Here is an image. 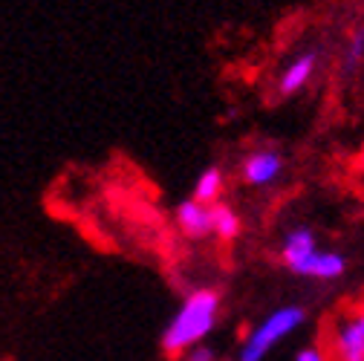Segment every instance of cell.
I'll return each instance as SVG.
<instances>
[{"instance_id":"6da1fadb","label":"cell","mask_w":364,"mask_h":361,"mask_svg":"<svg viewBox=\"0 0 364 361\" xmlns=\"http://www.w3.org/2000/svg\"><path fill=\"white\" fill-rule=\"evenodd\" d=\"M220 306H223V298L211 286L188 292L186 298H182L179 309L173 312V318L168 321L165 333H162V341H159L162 352L171 355V358H179L188 350L205 344V338L217 327Z\"/></svg>"},{"instance_id":"5bb4252c","label":"cell","mask_w":364,"mask_h":361,"mask_svg":"<svg viewBox=\"0 0 364 361\" xmlns=\"http://www.w3.org/2000/svg\"><path fill=\"white\" fill-rule=\"evenodd\" d=\"M358 176H361V183H364V145L358 151Z\"/></svg>"},{"instance_id":"8fae6325","label":"cell","mask_w":364,"mask_h":361,"mask_svg":"<svg viewBox=\"0 0 364 361\" xmlns=\"http://www.w3.org/2000/svg\"><path fill=\"white\" fill-rule=\"evenodd\" d=\"M361 64H364V29H353L344 43L341 67H344V72H355Z\"/></svg>"},{"instance_id":"ba28073f","label":"cell","mask_w":364,"mask_h":361,"mask_svg":"<svg viewBox=\"0 0 364 361\" xmlns=\"http://www.w3.org/2000/svg\"><path fill=\"white\" fill-rule=\"evenodd\" d=\"M344 269H347V260H344V254H338V252H318L312 260H309V266L304 269V275L301 278H312V281H336V278H341L344 275Z\"/></svg>"},{"instance_id":"8992f818","label":"cell","mask_w":364,"mask_h":361,"mask_svg":"<svg viewBox=\"0 0 364 361\" xmlns=\"http://www.w3.org/2000/svg\"><path fill=\"white\" fill-rule=\"evenodd\" d=\"M315 67H318V53L315 50H306V53H298L278 75V96H295L301 90L312 81L315 75Z\"/></svg>"},{"instance_id":"7a4b0ae2","label":"cell","mask_w":364,"mask_h":361,"mask_svg":"<svg viewBox=\"0 0 364 361\" xmlns=\"http://www.w3.org/2000/svg\"><path fill=\"white\" fill-rule=\"evenodd\" d=\"M306 321V312L295 303L281 306L275 312H269L266 318L243 338L240 350H237V361H263L269 355L272 347H278L287 335H292L301 324Z\"/></svg>"},{"instance_id":"52a82bcc","label":"cell","mask_w":364,"mask_h":361,"mask_svg":"<svg viewBox=\"0 0 364 361\" xmlns=\"http://www.w3.org/2000/svg\"><path fill=\"white\" fill-rule=\"evenodd\" d=\"M176 225L186 237H208L211 235V205L200 200H182L176 205Z\"/></svg>"},{"instance_id":"4fadbf2b","label":"cell","mask_w":364,"mask_h":361,"mask_svg":"<svg viewBox=\"0 0 364 361\" xmlns=\"http://www.w3.org/2000/svg\"><path fill=\"white\" fill-rule=\"evenodd\" d=\"M182 361H217V352L208 344H200V347H194V350H188L186 355H182Z\"/></svg>"},{"instance_id":"5b68a950","label":"cell","mask_w":364,"mask_h":361,"mask_svg":"<svg viewBox=\"0 0 364 361\" xmlns=\"http://www.w3.org/2000/svg\"><path fill=\"white\" fill-rule=\"evenodd\" d=\"M321 252L318 249V240H315V232L312 229H292L287 237H284V243H281V260H284V266L289 269V272H295L298 278L304 275V269L309 266V260Z\"/></svg>"},{"instance_id":"30bf717a","label":"cell","mask_w":364,"mask_h":361,"mask_svg":"<svg viewBox=\"0 0 364 361\" xmlns=\"http://www.w3.org/2000/svg\"><path fill=\"white\" fill-rule=\"evenodd\" d=\"M223 188H225V176H223V171L217 168V165H211V168H205L200 176H197V183H194V200H200V203H205V205H217V203H223L220 197H223Z\"/></svg>"},{"instance_id":"7c38bea8","label":"cell","mask_w":364,"mask_h":361,"mask_svg":"<svg viewBox=\"0 0 364 361\" xmlns=\"http://www.w3.org/2000/svg\"><path fill=\"white\" fill-rule=\"evenodd\" d=\"M295 361H330V358H327V350H324L321 344H312V347L298 350Z\"/></svg>"},{"instance_id":"9c48e42d","label":"cell","mask_w":364,"mask_h":361,"mask_svg":"<svg viewBox=\"0 0 364 361\" xmlns=\"http://www.w3.org/2000/svg\"><path fill=\"white\" fill-rule=\"evenodd\" d=\"M240 232H243V220L229 203L211 205V235H217L225 243H232L240 237Z\"/></svg>"},{"instance_id":"277c9868","label":"cell","mask_w":364,"mask_h":361,"mask_svg":"<svg viewBox=\"0 0 364 361\" xmlns=\"http://www.w3.org/2000/svg\"><path fill=\"white\" fill-rule=\"evenodd\" d=\"M281 173H284V156H281L275 148L252 151V153L243 159V165H240L243 183L252 185V188H266V185H272Z\"/></svg>"},{"instance_id":"3957f363","label":"cell","mask_w":364,"mask_h":361,"mask_svg":"<svg viewBox=\"0 0 364 361\" xmlns=\"http://www.w3.org/2000/svg\"><path fill=\"white\" fill-rule=\"evenodd\" d=\"M321 347L330 361H364V298L336 312Z\"/></svg>"}]
</instances>
